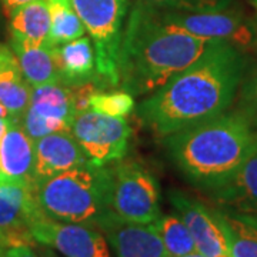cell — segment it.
Here are the masks:
<instances>
[{
	"mask_svg": "<svg viewBox=\"0 0 257 257\" xmlns=\"http://www.w3.org/2000/svg\"><path fill=\"white\" fill-rule=\"evenodd\" d=\"M244 70L241 50L224 42L146 97L139 117L159 138L217 117L234 100Z\"/></svg>",
	"mask_w": 257,
	"mask_h": 257,
	"instance_id": "obj_1",
	"label": "cell"
},
{
	"mask_svg": "<svg viewBox=\"0 0 257 257\" xmlns=\"http://www.w3.org/2000/svg\"><path fill=\"white\" fill-rule=\"evenodd\" d=\"M221 43L194 36L166 22L157 9L138 2L123 30L119 86L132 96L152 94Z\"/></svg>",
	"mask_w": 257,
	"mask_h": 257,
	"instance_id": "obj_2",
	"label": "cell"
},
{
	"mask_svg": "<svg viewBox=\"0 0 257 257\" xmlns=\"http://www.w3.org/2000/svg\"><path fill=\"white\" fill-rule=\"evenodd\" d=\"M239 111L223 114L167 138L176 166L192 183L213 192L227 182L247 155L254 135Z\"/></svg>",
	"mask_w": 257,
	"mask_h": 257,
	"instance_id": "obj_3",
	"label": "cell"
},
{
	"mask_svg": "<svg viewBox=\"0 0 257 257\" xmlns=\"http://www.w3.org/2000/svg\"><path fill=\"white\" fill-rule=\"evenodd\" d=\"M35 193L47 217L66 223L94 224L109 210V169L92 163L79 166L36 183Z\"/></svg>",
	"mask_w": 257,
	"mask_h": 257,
	"instance_id": "obj_4",
	"label": "cell"
},
{
	"mask_svg": "<svg viewBox=\"0 0 257 257\" xmlns=\"http://www.w3.org/2000/svg\"><path fill=\"white\" fill-rule=\"evenodd\" d=\"M74 12L92 39L96 53V84L117 87L120 84L119 53L128 0H70Z\"/></svg>",
	"mask_w": 257,
	"mask_h": 257,
	"instance_id": "obj_5",
	"label": "cell"
},
{
	"mask_svg": "<svg viewBox=\"0 0 257 257\" xmlns=\"http://www.w3.org/2000/svg\"><path fill=\"white\" fill-rule=\"evenodd\" d=\"M109 210L121 219L150 224L159 219L160 187L156 177L138 162L124 160L107 165Z\"/></svg>",
	"mask_w": 257,
	"mask_h": 257,
	"instance_id": "obj_6",
	"label": "cell"
},
{
	"mask_svg": "<svg viewBox=\"0 0 257 257\" xmlns=\"http://www.w3.org/2000/svg\"><path fill=\"white\" fill-rule=\"evenodd\" d=\"M70 132L92 165L107 166L126 157L132 133L126 117L86 109L76 113Z\"/></svg>",
	"mask_w": 257,
	"mask_h": 257,
	"instance_id": "obj_7",
	"label": "cell"
},
{
	"mask_svg": "<svg viewBox=\"0 0 257 257\" xmlns=\"http://www.w3.org/2000/svg\"><path fill=\"white\" fill-rule=\"evenodd\" d=\"M166 22L194 36L227 42L237 49H246L254 42V33L243 16L227 5L194 10H160Z\"/></svg>",
	"mask_w": 257,
	"mask_h": 257,
	"instance_id": "obj_8",
	"label": "cell"
},
{
	"mask_svg": "<svg viewBox=\"0 0 257 257\" xmlns=\"http://www.w3.org/2000/svg\"><path fill=\"white\" fill-rule=\"evenodd\" d=\"M76 116L73 87L50 83L32 89L28 110L20 120L25 132L33 140L56 132L70 130Z\"/></svg>",
	"mask_w": 257,
	"mask_h": 257,
	"instance_id": "obj_9",
	"label": "cell"
},
{
	"mask_svg": "<svg viewBox=\"0 0 257 257\" xmlns=\"http://www.w3.org/2000/svg\"><path fill=\"white\" fill-rule=\"evenodd\" d=\"M30 233L35 241L64 257H111L107 240L94 224L57 221L43 214L30 224Z\"/></svg>",
	"mask_w": 257,
	"mask_h": 257,
	"instance_id": "obj_10",
	"label": "cell"
},
{
	"mask_svg": "<svg viewBox=\"0 0 257 257\" xmlns=\"http://www.w3.org/2000/svg\"><path fill=\"white\" fill-rule=\"evenodd\" d=\"M94 226L100 230L117 257H170L155 226L121 219L106 210Z\"/></svg>",
	"mask_w": 257,
	"mask_h": 257,
	"instance_id": "obj_11",
	"label": "cell"
},
{
	"mask_svg": "<svg viewBox=\"0 0 257 257\" xmlns=\"http://www.w3.org/2000/svg\"><path fill=\"white\" fill-rule=\"evenodd\" d=\"M33 187L0 183V231L5 247L28 244L33 240L30 224L43 216Z\"/></svg>",
	"mask_w": 257,
	"mask_h": 257,
	"instance_id": "obj_12",
	"label": "cell"
},
{
	"mask_svg": "<svg viewBox=\"0 0 257 257\" xmlns=\"http://www.w3.org/2000/svg\"><path fill=\"white\" fill-rule=\"evenodd\" d=\"M169 200L190 230L197 251L207 257L229 254L227 240L217 210H211L197 199L179 190L169 193Z\"/></svg>",
	"mask_w": 257,
	"mask_h": 257,
	"instance_id": "obj_13",
	"label": "cell"
},
{
	"mask_svg": "<svg viewBox=\"0 0 257 257\" xmlns=\"http://www.w3.org/2000/svg\"><path fill=\"white\" fill-rule=\"evenodd\" d=\"M90 163L70 130L35 140V186L52 176Z\"/></svg>",
	"mask_w": 257,
	"mask_h": 257,
	"instance_id": "obj_14",
	"label": "cell"
},
{
	"mask_svg": "<svg viewBox=\"0 0 257 257\" xmlns=\"http://www.w3.org/2000/svg\"><path fill=\"white\" fill-rule=\"evenodd\" d=\"M35 140L20 121H12L0 140V183H16L35 189Z\"/></svg>",
	"mask_w": 257,
	"mask_h": 257,
	"instance_id": "obj_15",
	"label": "cell"
},
{
	"mask_svg": "<svg viewBox=\"0 0 257 257\" xmlns=\"http://www.w3.org/2000/svg\"><path fill=\"white\" fill-rule=\"evenodd\" d=\"M210 196L220 206L230 207V211L257 216V133L236 172Z\"/></svg>",
	"mask_w": 257,
	"mask_h": 257,
	"instance_id": "obj_16",
	"label": "cell"
},
{
	"mask_svg": "<svg viewBox=\"0 0 257 257\" xmlns=\"http://www.w3.org/2000/svg\"><path fill=\"white\" fill-rule=\"evenodd\" d=\"M56 52L60 83L69 87H79L89 83L96 84V53L90 37L82 36L67 42L56 47Z\"/></svg>",
	"mask_w": 257,
	"mask_h": 257,
	"instance_id": "obj_17",
	"label": "cell"
},
{
	"mask_svg": "<svg viewBox=\"0 0 257 257\" xmlns=\"http://www.w3.org/2000/svg\"><path fill=\"white\" fill-rule=\"evenodd\" d=\"M20 72L33 87L60 83L56 47L50 45H19L12 43Z\"/></svg>",
	"mask_w": 257,
	"mask_h": 257,
	"instance_id": "obj_18",
	"label": "cell"
},
{
	"mask_svg": "<svg viewBox=\"0 0 257 257\" xmlns=\"http://www.w3.org/2000/svg\"><path fill=\"white\" fill-rule=\"evenodd\" d=\"M12 43L50 45V13L46 0H35L10 12Z\"/></svg>",
	"mask_w": 257,
	"mask_h": 257,
	"instance_id": "obj_19",
	"label": "cell"
},
{
	"mask_svg": "<svg viewBox=\"0 0 257 257\" xmlns=\"http://www.w3.org/2000/svg\"><path fill=\"white\" fill-rule=\"evenodd\" d=\"M32 97V86L20 72L15 53L0 69V104L6 109L12 121H20L28 110Z\"/></svg>",
	"mask_w": 257,
	"mask_h": 257,
	"instance_id": "obj_20",
	"label": "cell"
},
{
	"mask_svg": "<svg viewBox=\"0 0 257 257\" xmlns=\"http://www.w3.org/2000/svg\"><path fill=\"white\" fill-rule=\"evenodd\" d=\"M224 230L230 257H257V216L217 210Z\"/></svg>",
	"mask_w": 257,
	"mask_h": 257,
	"instance_id": "obj_21",
	"label": "cell"
},
{
	"mask_svg": "<svg viewBox=\"0 0 257 257\" xmlns=\"http://www.w3.org/2000/svg\"><path fill=\"white\" fill-rule=\"evenodd\" d=\"M50 13V46H60L84 36L86 29L70 0H46Z\"/></svg>",
	"mask_w": 257,
	"mask_h": 257,
	"instance_id": "obj_22",
	"label": "cell"
},
{
	"mask_svg": "<svg viewBox=\"0 0 257 257\" xmlns=\"http://www.w3.org/2000/svg\"><path fill=\"white\" fill-rule=\"evenodd\" d=\"M170 257L184 256L197 251L190 230L179 214H160L152 223Z\"/></svg>",
	"mask_w": 257,
	"mask_h": 257,
	"instance_id": "obj_23",
	"label": "cell"
},
{
	"mask_svg": "<svg viewBox=\"0 0 257 257\" xmlns=\"http://www.w3.org/2000/svg\"><path fill=\"white\" fill-rule=\"evenodd\" d=\"M89 107L110 117H127L135 110V97L123 89L103 92L97 87L89 96Z\"/></svg>",
	"mask_w": 257,
	"mask_h": 257,
	"instance_id": "obj_24",
	"label": "cell"
},
{
	"mask_svg": "<svg viewBox=\"0 0 257 257\" xmlns=\"http://www.w3.org/2000/svg\"><path fill=\"white\" fill-rule=\"evenodd\" d=\"M241 83L243 86L237 111L247 120L251 127H257V67Z\"/></svg>",
	"mask_w": 257,
	"mask_h": 257,
	"instance_id": "obj_25",
	"label": "cell"
},
{
	"mask_svg": "<svg viewBox=\"0 0 257 257\" xmlns=\"http://www.w3.org/2000/svg\"><path fill=\"white\" fill-rule=\"evenodd\" d=\"M139 2L160 10H194L229 3V0H139Z\"/></svg>",
	"mask_w": 257,
	"mask_h": 257,
	"instance_id": "obj_26",
	"label": "cell"
},
{
	"mask_svg": "<svg viewBox=\"0 0 257 257\" xmlns=\"http://www.w3.org/2000/svg\"><path fill=\"white\" fill-rule=\"evenodd\" d=\"M2 257H37L36 253L30 248L28 244L20 246H10L6 247L5 251H2Z\"/></svg>",
	"mask_w": 257,
	"mask_h": 257,
	"instance_id": "obj_27",
	"label": "cell"
},
{
	"mask_svg": "<svg viewBox=\"0 0 257 257\" xmlns=\"http://www.w3.org/2000/svg\"><path fill=\"white\" fill-rule=\"evenodd\" d=\"M3 2V5H5V8L10 12H13L15 9H18L20 6H25V5H28V3H32V2H35V0H2Z\"/></svg>",
	"mask_w": 257,
	"mask_h": 257,
	"instance_id": "obj_28",
	"label": "cell"
},
{
	"mask_svg": "<svg viewBox=\"0 0 257 257\" xmlns=\"http://www.w3.org/2000/svg\"><path fill=\"white\" fill-rule=\"evenodd\" d=\"M10 123H12V120H10L9 117H2V116H0V140L5 136V133L8 132Z\"/></svg>",
	"mask_w": 257,
	"mask_h": 257,
	"instance_id": "obj_29",
	"label": "cell"
},
{
	"mask_svg": "<svg viewBox=\"0 0 257 257\" xmlns=\"http://www.w3.org/2000/svg\"><path fill=\"white\" fill-rule=\"evenodd\" d=\"M10 55H12V50L8 49L6 46H2V45H0V69H2V66L5 64V62L9 59Z\"/></svg>",
	"mask_w": 257,
	"mask_h": 257,
	"instance_id": "obj_30",
	"label": "cell"
},
{
	"mask_svg": "<svg viewBox=\"0 0 257 257\" xmlns=\"http://www.w3.org/2000/svg\"><path fill=\"white\" fill-rule=\"evenodd\" d=\"M177 257H207L202 254L200 251H193V253H189V254H184V256H177Z\"/></svg>",
	"mask_w": 257,
	"mask_h": 257,
	"instance_id": "obj_31",
	"label": "cell"
},
{
	"mask_svg": "<svg viewBox=\"0 0 257 257\" xmlns=\"http://www.w3.org/2000/svg\"><path fill=\"white\" fill-rule=\"evenodd\" d=\"M0 246L5 247V234L2 231H0Z\"/></svg>",
	"mask_w": 257,
	"mask_h": 257,
	"instance_id": "obj_32",
	"label": "cell"
},
{
	"mask_svg": "<svg viewBox=\"0 0 257 257\" xmlns=\"http://www.w3.org/2000/svg\"><path fill=\"white\" fill-rule=\"evenodd\" d=\"M46 257H56L53 253H46Z\"/></svg>",
	"mask_w": 257,
	"mask_h": 257,
	"instance_id": "obj_33",
	"label": "cell"
},
{
	"mask_svg": "<svg viewBox=\"0 0 257 257\" xmlns=\"http://www.w3.org/2000/svg\"><path fill=\"white\" fill-rule=\"evenodd\" d=\"M219 257H230L229 254H223V256H219Z\"/></svg>",
	"mask_w": 257,
	"mask_h": 257,
	"instance_id": "obj_34",
	"label": "cell"
},
{
	"mask_svg": "<svg viewBox=\"0 0 257 257\" xmlns=\"http://www.w3.org/2000/svg\"><path fill=\"white\" fill-rule=\"evenodd\" d=\"M0 257H2V246H0Z\"/></svg>",
	"mask_w": 257,
	"mask_h": 257,
	"instance_id": "obj_35",
	"label": "cell"
},
{
	"mask_svg": "<svg viewBox=\"0 0 257 257\" xmlns=\"http://www.w3.org/2000/svg\"><path fill=\"white\" fill-rule=\"evenodd\" d=\"M254 3H256V6H257V0H254Z\"/></svg>",
	"mask_w": 257,
	"mask_h": 257,
	"instance_id": "obj_36",
	"label": "cell"
}]
</instances>
